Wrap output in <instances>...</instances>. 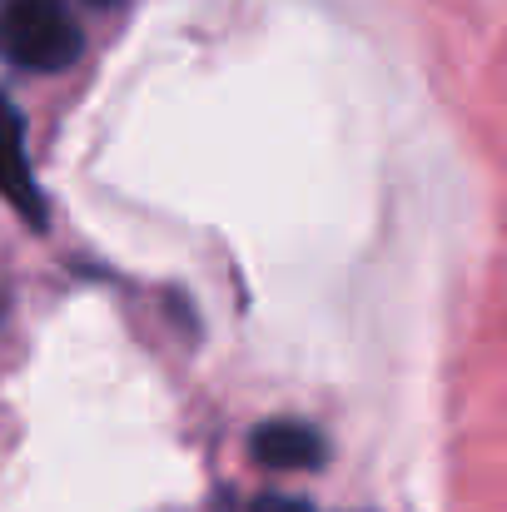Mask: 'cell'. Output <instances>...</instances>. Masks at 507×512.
I'll return each instance as SVG.
<instances>
[{
    "label": "cell",
    "instance_id": "cell-1",
    "mask_svg": "<svg viewBox=\"0 0 507 512\" xmlns=\"http://www.w3.org/2000/svg\"><path fill=\"white\" fill-rule=\"evenodd\" d=\"M85 50V35L65 0H0V60L55 75L70 70Z\"/></svg>",
    "mask_w": 507,
    "mask_h": 512
},
{
    "label": "cell",
    "instance_id": "cell-2",
    "mask_svg": "<svg viewBox=\"0 0 507 512\" xmlns=\"http://www.w3.org/2000/svg\"><path fill=\"white\" fill-rule=\"evenodd\" d=\"M0 199L30 224L45 229V194L35 184L30 155H25V120L10 105V95H0Z\"/></svg>",
    "mask_w": 507,
    "mask_h": 512
},
{
    "label": "cell",
    "instance_id": "cell-3",
    "mask_svg": "<svg viewBox=\"0 0 507 512\" xmlns=\"http://www.w3.org/2000/svg\"><path fill=\"white\" fill-rule=\"evenodd\" d=\"M249 458L259 468H274V473H304V468H324L329 458V443L314 423H299V418H274V423H259L254 438H249Z\"/></svg>",
    "mask_w": 507,
    "mask_h": 512
},
{
    "label": "cell",
    "instance_id": "cell-4",
    "mask_svg": "<svg viewBox=\"0 0 507 512\" xmlns=\"http://www.w3.org/2000/svg\"><path fill=\"white\" fill-rule=\"evenodd\" d=\"M249 512H314L304 498H284V493H269V498H259Z\"/></svg>",
    "mask_w": 507,
    "mask_h": 512
},
{
    "label": "cell",
    "instance_id": "cell-5",
    "mask_svg": "<svg viewBox=\"0 0 507 512\" xmlns=\"http://www.w3.org/2000/svg\"><path fill=\"white\" fill-rule=\"evenodd\" d=\"M100 5H105V0H100Z\"/></svg>",
    "mask_w": 507,
    "mask_h": 512
}]
</instances>
